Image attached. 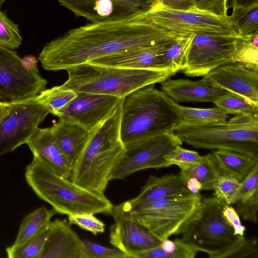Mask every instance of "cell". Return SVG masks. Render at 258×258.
<instances>
[{
	"label": "cell",
	"instance_id": "1",
	"mask_svg": "<svg viewBox=\"0 0 258 258\" xmlns=\"http://www.w3.org/2000/svg\"><path fill=\"white\" fill-rule=\"evenodd\" d=\"M145 13L70 29L47 43L38 60L45 70H66L96 58L175 39L176 35L150 23Z\"/></svg>",
	"mask_w": 258,
	"mask_h": 258
},
{
	"label": "cell",
	"instance_id": "2",
	"mask_svg": "<svg viewBox=\"0 0 258 258\" xmlns=\"http://www.w3.org/2000/svg\"><path fill=\"white\" fill-rule=\"evenodd\" d=\"M121 98L112 112L91 131V136L72 168L70 179L93 192L103 195L125 147L120 126Z\"/></svg>",
	"mask_w": 258,
	"mask_h": 258
},
{
	"label": "cell",
	"instance_id": "3",
	"mask_svg": "<svg viewBox=\"0 0 258 258\" xmlns=\"http://www.w3.org/2000/svg\"><path fill=\"white\" fill-rule=\"evenodd\" d=\"M182 121L154 84L140 88L122 98L120 135L125 147L166 132Z\"/></svg>",
	"mask_w": 258,
	"mask_h": 258
},
{
	"label": "cell",
	"instance_id": "4",
	"mask_svg": "<svg viewBox=\"0 0 258 258\" xmlns=\"http://www.w3.org/2000/svg\"><path fill=\"white\" fill-rule=\"evenodd\" d=\"M25 178L41 199L50 204L57 213L110 214L111 202L103 195L90 191L58 174L33 156L26 167Z\"/></svg>",
	"mask_w": 258,
	"mask_h": 258
},
{
	"label": "cell",
	"instance_id": "5",
	"mask_svg": "<svg viewBox=\"0 0 258 258\" xmlns=\"http://www.w3.org/2000/svg\"><path fill=\"white\" fill-rule=\"evenodd\" d=\"M68 80L59 86L76 92L103 94L123 98L145 86L162 83L175 73L80 64L66 70Z\"/></svg>",
	"mask_w": 258,
	"mask_h": 258
},
{
	"label": "cell",
	"instance_id": "6",
	"mask_svg": "<svg viewBox=\"0 0 258 258\" xmlns=\"http://www.w3.org/2000/svg\"><path fill=\"white\" fill-rule=\"evenodd\" d=\"M174 133L182 142L196 148L227 150L258 160V117L237 114L218 124L181 121Z\"/></svg>",
	"mask_w": 258,
	"mask_h": 258
},
{
	"label": "cell",
	"instance_id": "7",
	"mask_svg": "<svg viewBox=\"0 0 258 258\" xmlns=\"http://www.w3.org/2000/svg\"><path fill=\"white\" fill-rule=\"evenodd\" d=\"M225 203L215 197L202 198L200 205L180 234L181 239L210 258H224L244 236H237L223 214Z\"/></svg>",
	"mask_w": 258,
	"mask_h": 258
},
{
	"label": "cell",
	"instance_id": "8",
	"mask_svg": "<svg viewBox=\"0 0 258 258\" xmlns=\"http://www.w3.org/2000/svg\"><path fill=\"white\" fill-rule=\"evenodd\" d=\"M202 198L199 194L137 202L130 200L119 206L162 241L180 233L197 211Z\"/></svg>",
	"mask_w": 258,
	"mask_h": 258
},
{
	"label": "cell",
	"instance_id": "9",
	"mask_svg": "<svg viewBox=\"0 0 258 258\" xmlns=\"http://www.w3.org/2000/svg\"><path fill=\"white\" fill-rule=\"evenodd\" d=\"M145 17L154 26L176 35L205 33L240 36L229 16L155 6L145 13Z\"/></svg>",
	"mask_w": 258,
	"mask_h": 258
},
{
	"label": "cell",
	"instance_id": "10",
	"mask_svg": "<svg viewBox=\"0 0 258 258\" xmlns=\"http://www.w3.org/2000/svg\"><path fill=\"white\" fill-rule=\"evenodd\" d=\"M182 142L174 132H166L125 147L111 180L123 179L138 171L169 166L165 156Z\"/></svg>",
	"mask_w": 258,
	"mask_h": 258
},
{
	"label": "cell",
	"instance_id": "11",
	"mask_svg": "<svg viewBox=\"0 0 258 258\" xmlns=\"http://www.w3.org/2000/svg\"><path fill=\"white\" fill-rule=\"evenodd\" d=\"M240 36L199 33L192 34L186 64L187 76H204L215 68L234 62L237 39Z\"/></svg>",
	"mask_w": 258,
	"mask_h": 258
},
{
	"label": "cell",
	"instance_id": "12",
	"mask_svg": "<svg viewBox=\"0 0 258 258\" xmlns=\"http://www.w3.org/2000/svg\"><path fill=\"white\" fill-rule=\"evenodd\" d=\"M49 113L33 98L10 103L8 113L0 121V156L26 144Z\"/></svg>",
	"mask_w": 258,
	"mask_h": 258
},
{
	"label": "cell",
	"instance_id": "13",
	"mask_svg": "<svg viewBox=\"0 0 258 258\" xmlns=\"http://www.w3.org/2000/svg\"><path fill=\"white\" fill-rule=\"evenodd\" d=\"M39 72L26 70L13 49L0 46V100L9 103L31 99L45 89Z\"/></svg>",
	"mask_w": 258,
	"mask_h": 258
},
{
	"label": "cell",
	"instance_id": "14",
	"mask_svg": "<svg viewBox=\"0 0 258 258\" xmlns=\"http://www.w3.org/2000/svg\"><path fill=\"white\" fill-rule=\"evenodd\" d=\"M159 0H58L60 5L76 16L91 22L124 18L146 12Z\"/></svg>",
	"mask_w": 258,
	"mask_h": 258
},
{
	"label": "cell",
	"instance_id": "15",
	"mask_svg": "<svg viewBox=\"0 0 258 258\" xmlns=\"http://www.w3.org/2000/svg\"><path fill=\"white\" fill-rule=\"evenodd\" d=\"M110 214L114 221L110 228V242L123 251L126 258H132L136 253L161 243L159 239L124 211L119 205L113 206Z\"/></svg>",
	"mask_w": 258,
	"mask_h": 258
},
{
	"label": "cell",
	"instance_id": "16",
	"mask_svg": "<svg viewBox=\"0 0 258 258\" xmlns=\"http://www.w3.org/2000/svg\"><path fill=\"white\" fill-rule=\"evenodd\" d=\"M77 96L55 114L60 119L91 131L114 109L121 98L103 94L77 92Z\"/></svg>",
	"mask_w": 258,
	"mask_h": 258
},
{
	"label": "cell",
	"instance_id": "17",
	"mask_svg": "<svg viewBox=\"0 0 258 258\" xmlns=\"http://www.w3.org/2000/svg\"><path fill=\"white\" fill-rule=\"evenodd\" d=\"M204 77L220 88L239 95L258 106L257 71L241 62H230Z\"/></svg>",
	"mask_w": 258,
	"mask_h": 258
},
{
	"label": "cell",
	"instance_id": "18",
	"mask_svg": "<svg viewBox=\"0 0 258 258\" xmlns=\"http://www.w3.org/2000/svg\"><path fill=\"white\" fill-rule=\"evenodd\" d=\"M172 41L135 48L96 58L89 63L119 68L170 71L176 73L167 63L163 56L167 44Z\"/></svg>",
	"mask_w": 258,
	"mask_h": 258
},
{
	"label": "cell",
	"instance_id": "19",
	"mask_svg": "<svg viewBox=\"0 0 258 258\" xmlns=\"http://www.w3.org/2000/svg\"><path fill=\"white\" fill-rule=\"evenodd\" d=\"M161 89L176 102H212L227 92L205 77L199 81L168 79L161 83Z\"/></svg>",
	"mask_w": 258,
	"mask_h": 258
},
{
	"label": "cell",
	"instance_id": "20",
	"mask_svg": "<svg viewBox=\"0 0 258 258\" xmlns=\"http://www.w3.org/2000/svg\"><path fill=\"white\" fill-rule=\"evenodd\" d=\"M40 258H86L83 241L65 220L51 222Z\"/></svg>",
	"mask_w": 258,
	"mask_h": 258
},
{
	"label": "cell",
	"instance_id": "21",
	"mask_svg": "<svg viewBox=\"0 0 258 258\" xmlns=\"http://www.w3.org/2000/svg\"><path fill=\"white\" fill-rule=\"evenodd\" d=\"M26 144L33 156L37 157L56 173L70 178L72 168L60 149L51 127L37 128Z\"/></svg>",
	"mask_w": 258,
	"mask_h": 258
},
{
	"label": "cell",
	"instance_id": "22",
	"mask_svg": "<svg viewBox=\"0 0 258 258\" xmlns=\"http://www.w3.org/2000/svg\"><path fill=\"white\" fill-rule=\"evenodd\" d=\"M51 128L60 149L73 168L89 140L91 130L60 119Z\"/></svg>",
	"mask_w": 258,
	"mask_h": 258
},
{
	"label": "cell",
	"instance_id": "23",
	"mask_svg": "<svg viewBox=\"0 0 258 258\" xmlns=\"http://www.w3.org/2000/svg\"><path fill=\"white\" fill-rule=\"evenodd\" d=\"M190 194L185 182L179 174L161 176L150 175L133 202L158 200Z\"/></svg>",
	"mask_w": 258,
	"mask_h": 258
},
{
	"label": "cell",
	"instance_id": "24",
	"mask_svg": "<svg viewBox=\"0 0 258 258\" xmlns=\"http://www.w3.org/2000/svg\"><path fill=\"white\" fill-rule=\"evenodd\" d=\"M212 153L221 173L231 175L240 182L258 163V160L234 151L216 150Z\"/></svg>",
	"mask_w": 258,
	"mask_h": 258
},
{
	"label": "cell",
	"instance_id": "25",
	"mask_svg": "<svg viewBox=\"0 0 258 258\" xmlns=\"http://www.w3.org/2000/svg\"><path fill=\"white\" fill-rule=\"evenodd\" d=\"M165 99L179 115L182 121L200 124H218L225 122L228 113L220 107L199 108L181 105L164 93Z\"/></svg>",
	"mask_w": 258,
	"mask_h": 258
},
{
	"label": "cell",
	"instance_id": "26",
	"mask_svg": "<svg viewBox=\"0 0 258 258\" xmlns=\"http://www.w3.org/2000/svg\"><path fill=\"white\" fill-rule=\"evenodd\" d=\"M179 174L185 182L195 177L201 183L203 190H213L214 184L221 173L212 153L202 156L199 162L180 169Z\"/></svg>",
	"mask_w": 258,
	"mask_h": 258
},
{
	"label": "cell",
	"instance_id": "27",
	"mask_svg": "<svg viewBox=\"0 0 258 258\" xmlns=\"http://www.w3.org/2000/svg\"><path fill=\"white\" fill-rule=\"evenodd\" d=\"M197 252L181 238H168L155 247L136 253L132 258H194Z\"/></svg>",
	"mask_w": 258,
	"mask_h": 258
},
{
	"label": "cell",
	"instance_id": "28",
	"mask_svg": "<svg viewBox=\"0 0 258 258\" xmlns=\"http://www.w3.org/2000/svg\"><path fill=\"white\" fill-rule=\"evenodd\" d=\"M56 213L54 209L48 210L45 207H41L26 215L20 226L16 239L11 246L20 245L38 234L50 222L51 218Z\"/></svg>",
	"mask_w": 258,
	"mask_h": 258
},
{
	"label": "cell",
	"instance_id": "29",
	"mask_svg": "<svg viewBox=\"0 0 258 258\" xmlns=\"http://www.w3.org/2000/svg\"><path fill=\"white\" fill-rule=\"evenodd\" d=\"M229 17L240 37L246 38L258 35V5L233 9Z\"/></svg>",
	"mask_w": 258,
	"mask_h": 258
},
{
	"label": "cell",
	"instance_id": "30",
	"mask_svg": "<svg viewBox=\"0 0 258 258\" xmlns=\"http://www.w3.org/2000/svg\"><path fill=\"white\" fill-rule=\"evenodd\" d=\"M77 95V92L61 88L59 86L44 89L33 97L37 102L42 105L50 113L56 112L68 105Z\"/></svg>",
	"mask_w": 258,
	"mask_h": 258
},
{
	"label": "cell",
	"instance_id": "31",
	"mask_svg": "<svg viewBox=\"0 0 258 258\" xmlns=\"http://www.w3.org/2000/svg\"><path fill=\"white\" fill-rule=\"evenodd\" d=\"M51 229L50 222L42 230L20 245L6 248L9 258H40L43 246Z\"/></svg>",
	"mask_w": 258,
	"mask_h": 258
},
{
	"label": "cell",
	"instance_id": "32",
	"mask_svg": "<svg viewBox=\"0 0 258 258\" xmlns=\"http://www.w3.org/2000/svg\"><path fill=\"white\" fill-rule=\"evenodd\" d=\"M192 35H177L164 50L166 62L176 72L182 71L185 67Z\"/></svg>",
	"mask_w": 258,
	"mask_h": 258
},
{
	"label": "cell",
	"instance_id": "33",
	"mask_svg": "<svg viewBox=\"0 0 258 258\" xmlns=\"http://www.w3.org/2000/svg\"><path fill=\"white\" fill-rule=\"evenodd\" d=\"M214 103L226 111L228 114H242L258 117V106L235 93L227 92Z\"/></svg>",
	"mask_w": 258,
	"mask_h": 258
},
{
	"label": "cell",
	"instance_id": "34",
	"mask_svg": "<svg viewBox=\"0 0 258 258\" xmlns=\"http://www.w3.org/2000/svg\"><path fill=\"white\" fill-rule=\"evenodd\" d=\"M240 181L235 177L221 174L213 185L214 197L226 204L232 205L238 200V191Z\"/></svg>",
	"mask_w": 258,
	"mask_h": 258
},
{
	"label": "cell",
	"instance_id": "35",
	"mask_svg": "<svg viewBox=\"0 0 258 258\" xmlns=\"http://www.w3.org/2000/svg\"><path fill=\"white\" fill-rule=\"evenodd\" d=\"M255 36L246 38L239 37L237 39L233 61L243 63L258 71V47L255 46L252 41Z\"/></svg>",
	"mask_w": 258,
	"mask_h": 258
},
{
	"label": "cell",
	"instance_id": "36",
	"mask_svg": "<svg viewBox=\"0 0 258 258\" xmlns=\"http://www.w3.org/2000/svg\"><path fill=\"white\" fill-rule=\"evenodd\" d=\"M22 42L19 25L10 20L0 8V46L14 50Z\"/></svg>",
	"mask_w": 258,
	"mask_h": 258
},
{
	"label": "cell",
	"instance_id": "37",
	"mask_svg": "<svg viewBox=\"0 0 258 258\" xmlns=\"http://www.w3.org/2000/svg\"><path fill=\"white\" fill-rule=\"evenodd\" d=\"M202 158L197 152L184 149L181 146H176L165 156L169 166L176 165L180 169L199 162Z\"/></svg>",
	"mask_w": 258,
	"mask_h": 258
},
{
	"label": "cell",
	"instance_id": "38",
	"mask_svg": "<svg viewBox=\"0 0 258 258\" xmlns=\"http://www.w3.org/2000/svg\"><path fill=\"white\" fill-rule=\"evenodd\" d=\"M69 223L75 224L94 235L105 231V224L92 213H80L68 216Z\"/></svg>",
	"mask_w": 258,
	"mask_h": 258
},
{
	"label": "cell",
	"instance_id": "39",
	"mask_svg": "<svg viewBox=\"0 0 258 258\" xmlns=\"http://www.w3.org/2000/svg\"><path fill=\"white\" fill-rule=\"evenodd\" d=\"M235 204L236 211L243 220L257 223L258 190L248 198L238 200Z\"/></svg>",
	"mask_w": 258,
	"mask_h": 258
},
{
	"label": "cell",
	"instance_id": "40",
	"mask_svg": "<svg viewBox=\"0 0 258 258\" xmlns=\"http://www.w3.org/2000/svg\"><path fill=\"white\" fill-rule=\"evenodd\" d=\"M86 258H126L120 249L106 247L88 240H83Z\"/></svg>",
	"mask_w": 258,
	"mask_h": 258
},
{
	"label": "cell",
	"instance_id": "41",
	"mask_svg": "<svg viewBox=\"0 0 258 258\" xmlns=\"http://www.w3.org/2000/svg\"><path fill=\"white\" fill-rule=\"evenodd\" d=\"M257 258V238L253 236L248 239L245 238L228 252L224 258Z\"/></svg>",
	"mask_w": 258,
	"mask_h": 258
},
{
	"label": "cell",
	"instance_id": "42",
	"mask_svg": "<svg viewBox=\"0 0 258 258\" xmlns=\"http://www.w3.org/2000/svg\"><path fill=\"white\" fill-rule=\"evenodd\" d=\"M228 0H195L193 11L226 17Z\"/></svg>",
	"mask_w": 258,
	"mask_h": 258
},
{
	"label": "cell",
	"instance_id": "43",
	"mask_svg": "<svg viewBox=\"0 0 258 258\" xmlns=\"http://www.w3.org/2000/svg\"><path fill=\"white\" fill-rule=\"evenodd\" d=\"M258 190V163L256 164L246 176L240 182L238 200L248 198Z\"/></svg>",
	"mask_w": 258,
	"mask_h": 258
},
{
	"label": "cell",
	"instance_id": "44",
	"mask_svg": "<svg viewBox=\"0 0 258 258\" xmlns=\"http://www.w3.org/2000/svg\"><path fill=\"white\" fill-rule=\"evenodd\" d=\"M223 214L233 228L234 234L239 236H244V232L246 231V227L242 225L240 216L235 209L231 205L226 204L223 209Z\"/></svg>",
	"mask_w": 258,
	"mask_h": 258
},
{
	"label": "cell",
	"instance_id": "45",
	"mask_svg": "<svg viewBox=\"0 0 258 258\" xmlns=\"http://www.w3.org/2000/svg\"><path fill=\"white\" fill-rule=\"evenodd\" d=\"M195 0H159L157 6L166 9L193 11Z\"/></svg>",
	"mask_w": 258,
	"mask_h": 258
},
{
	"label": "cell",
	"instance_id": "46",
	"mask_svg": "<svg viewBox=\"0 0 258 258\" xmlns=\"http://www.w3.org/2000/svg\"><path fill=\"white\" fill-rule=\"evenodd\" d=\"M22 64L23 67L29 71L39 72L37 67V60L32 55H28L21 58Z\"/></svg>",
	"mask_w": 258,
	"mask_h": 258
},
{
	"label": "cell",
	"instance_id": "47",
	"mask_svg": "<svg viewBox=\"0 0 258 258\" xmlns=\"http://www.w3.org/2000/svg\"><path fill=\"white\" fill-rule=\"evenodd\" d=\"M185 183L190 194H200L201 190H203V186L201 183L195 177L188 178Z\"/></svg>",
	"mask_w": 258,
	"mask_h": 258
},
{
	"label": "cell",
	"instance_id": "48",
	"mask_svg": "<svg viewBox=\"0 0 258 258\" xmlns=\"http://www.w3.org/2000/svg\"><path fill=\"white\" fill-rule=\"evenodd\" d=\"M258 5V0H230L228 8L233 9L239 8H249Z\"/></svg>",
	"mask_w": 258,
	"mask_h": 258
},
{
	"label": "cell",
	"instance_id": "49",
	"mask_svg": "<svg viewBox=\"0 0 258 258\" xmlns=\"http://www.w3.org/2000/svg\"><path fill=\"white\" fill-rule=\"evenodd\" d=\"M10 106V103L0 100V121L8 113Z\"/></svg>",
	"mask_w": 258,
	"mask_h": 258
},
{
	"label": "cell",
	"instance_id": "50",
	"mask_svg": "<svg viewBox=\"0 0 258 258\" xmlns=\"http://www.w3.org/2000/svg\"><path fill=\"white\" fill-rule=\"evenodd\" d=\"M7 0H0V8L1 7L2 4Z\"/></svg>",
	"mask_w": 258,
	"mask_h": 258
}]
</instances>
